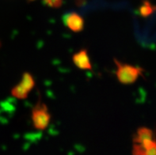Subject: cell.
<instances>
[{
	"instance_id": "1",
	"label": "cell",
	"mask_w": 156,
	"mask_h": 155,
	"mask_svg": "<svg viewBox=\"0 0 156 155\" xmlns=\"http://www.w3.org/2000/svg\"><path fill=\"white\" fill-rule=\"evenodd\" d=\"M114 63L117 67L116 76L119 82L122 84H133L138 80L140 77L143 75L144 69L141 67L122 63L117 59H114Z\"/></svg>"
},
{
	"instance_id": "2",
	"label": "cell",
	"mask_w": 156,
	"mask_h": 155,
	"mask_svg": "<svg viewBox=\"0 0 156 155\" xmlns=\"http://www.w3.org/2000/svg\"><path fill=\"white\" fill-rule=\"evenodd\" d=\"M32 122L37 130L43 131L48 128L51 120L50 114L47 105L39 100L32 109Z\"/></svg>"
},
{
	"instance_id": "3",
	"label": "cell",
	"mask_w": 156,
	"mask_h": 155,
	"mask_svg": "<svg viewBox=\"0 0 156 155\" xmlns=\"http://www.w3.org/2000/svg\"><path fill=\"white\" fill-rule=\"evenodd\" d=\"M63 22L70 30L75 33L83 31L85 21L80 14L76 12H70L63 16Z\"/></svg>"
},
{
	"instance_id": "4",
	"label": "cell",
	"mask_w": 156,
	"mask_h": 155,
	"mask_svg": "<svg viewBox=\"0 0 156 155\" xmlns=\"http://www.w3.org/2000/svg\"><path fill=\"white\" fill-rule=\"evenodd\" d=\"M72 61L74 64L79 69L81 70H91L92 65L90 63L88 51L87 49L79 50L78 52L75 53L72 56Z\"/></svg>"
},
{
	"instance_id": "5",
	"label": "cell",
	"mask_w": 156,
	"mask_h": 155,
	"mask_svg": "<svg viewBox=\"0 0 156 155\" xmlns=\"http://www.w3.org/2000/svg\"><path fill=\"white\" fill-rule=\"evenodd\" d=\"M154 139V136L152 130L146 128V127H142L136 131V136L133 138V142L134 143H142V142Z\"/></svg>"
},
{
	"instance_id": "6",
	"label": "cell",
	"mask_w": 156,
	"mask_h": 155,
	"mask_svg": "<svg viewBox=\"0 0 156 155\" xmlns=\"http://www.w3.org/2000/svg\"><path fill=\"white\" fill-rule=\"evenodd\" d=\"M19 85L22 88L25 89L28 93H30L35 86V80L30 73L24 72L22 74V79H21Z\"/></svg>"
},
{
	"instance_id": "7",
	"label": "cell",
	"mask_w": 156,
	"mask_h": 155,
	"mask_svg": "<svg viewBox=\"0 0 156 155\" xmlns=\"http://www.w3.org/2000/svg\"><path fill=\"white\" fill-rule=\"evenodd\" d=\"M156 11V6L153 5L148 0H144L142 5L139 8V14L143 18L150 17Z\"/></svg>"
},
{
	"instance_id": "8",
	"label": "cell",
	"mask_w": 156,
	"mask_h": 155,
	"mask_svg": "<svg viewBox=\"0 0 156 155\" xmlns=\"http://www.w3.org/2000/svg\"><path fill=\"white\" fill-rule=\"evenodd\" d=\"M11 94L18 99H21V100H23V99H26L28 97V95H29V93L25 90L24 88H22L19 84H18L17 86L12 89L11 90Z\"/></svg>"
},
{
	"instance_id": "9",
	"label": "cell",
	"mask_w": 156,
	"mask_h": 155,
	"mask_svg": "<svg viewBox=\"0 0 156 155\" xmlns=\"http://www.w3.org/2000/svg\"><path fill=\"white\" fill-rule=\"evenodd\" d=\"M44 2L51 7H59L62 5L63 0H44Z\"/></svg>"
}]
</instances>
